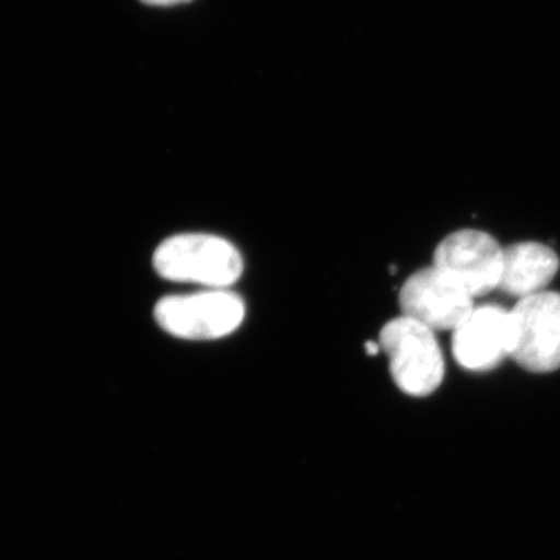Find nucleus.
I'll return each instance as SVG.
<instances>
[{"label":"nucleus","instance_id":"f257e3e1","mask_svg":"<svg viewBox=\"0 0 560 560\" xmlns=\"http://www.w3.org/2000/svg\"><path fill=\"white\" fill-rule=\"evenodd\" d=\"M153 267L161 278L173 282L221 290L241 279L243 259L226 238L209 234H179L158 246Z\"/></svg>","mask_w":560,"mask_h":560},{"label":"nucleus","instance_id":"f03ea898","mask_svg":"<svg viewBox=\"0 0 560 560\" xmlns=\"http://www.w3.org/2000/svg\"><path fill=\"white\" fill-rule=\"evenodd\" d=\"M381 348L388 355L394 382L408 396H429L440 388L444 357L429 327L401 315L383 327Z\"/></svg>","mask_w":560,"mask_h":560},{"label":"nucleus","instance_id":"7ed1b4c3","mask_svg":"<svg viewBox=\"0 0 560 560\" xmlns=\"http://www.w3.org/2000/svg\"><path fill=\"white\" fill-rule=\"evenodd\" d=\"M162 330L183 340H217L237 330L245 319V302L226 289L173 294L154 307Z\"/></svg>","mask_w":560,"mask_h":560},{"label":"nucleus","instance_id":"20e7f679","mask_svg":"<svg viewBox=\"0 0 560 560\" xmlns=\"http://www.w3.org/2000/svg\"><path fill=\"white\" fill-rule=\"evenodd\" d=\"M511 357L523 370L545 374L560 368V293L541 291L511 311Z\"/></svg>","mask_w":560,"mask_h":560},{"label":"nucleus","instance_id":"39448f33","mask_svg":"<svg viewBox=\"0 0 560 560\" xmlns=\"http://www.w3.org/2000/svg\"><path fill=\"white\" fill-rule=\"evenodd\" d=\"M399 302L404 316L433 331H455L475 308L469 291L436 265L415 272L401 287Z\"/></svg>","mask_w":560,"mask_h":560},{"label":"nucleus","instance_id":"423d86ee","mask_svg":"<svg viewBox=\"0 0 560 560\" xmlns=\"http://www.w3.org/2000/svg\"><path fill=\"white\" fill-rule=\"evenodd\" d=\"M433 265L458 280L475 300L499 289L503 248L486 232L458 231L440 243Z\"/></svg>","mask_w":560,"mask_h":560},{"label":"nucleus","instance_id":"0eeeda50","mask_svg":"<svg viewBox=\"0 0 560 560\" xmlns=\"http://www.w3.org/2000/svg\"><path fill=\"white\" fill-rule=\"evenodd\" d=\"M453 357L464 370L482 372L499 366L511 357V311L499 305H481L453 331Z\"/></svg>","mask_w":560,"mask_h":560},{"label":"nucleus","instance_id":"6e6552de","mask_svg":"<svg viewBox=\"0 0 560 560\" xmlns=\"http://www.w3.org/2000/svg\"><path fill=\"white\" fill-rule=\"evenodd\" d=\"M559 257L548 246L536 242H522L503 248L500 290L511 296H534L547 291L559 271Z\"/></svg>","mask_w":560,"mask_h":560},{"label":"nucleus","instance_id":"1a4fd4ad","mask_svg":"<svg viewBox=\"0 0 560 560\" xmlns=\"http://www.w3.org/2000/svg\"><path fill=\"white\" fill-rule=\"evenodd\" d=\"M140 2L151 7H173L179 5V3L191 2V0H140Z\"/></svg>","mask_w":560,"mask_h":560},{"label":"nucleus","instance_id":"9d476101","mask_svg":"<svg viewBox=\"0 0 560 560\" xmlns=\"http://www.w3.org/2000/svg\"><path fill=\"white\" fill-rule=\"evenodd\" d=\"M364 348H366V352L370 353V355H377L378 350L382 349L381 345H377V342L374 341H368Z\"/></svg>","mask_w":560,"mask_h":560}]
</instances>
